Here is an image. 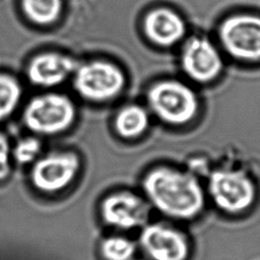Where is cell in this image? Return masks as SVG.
<instances>
[{
	"label": "cell",
	"instance_id": "cell-1",
	"mask_svg": "<svg viewBox=\"0 0 260 260\" xmlns=\"http://www.w3.org/2000/svg\"><path fill=\"white\" fill-rule=\"evenodd\" d=\"M142 189L158 211L177 219L197 216L205 204V192L196 175L172 166H156L147 171Z\"/></svg>",
	"mask_w": 260,
	"mask_h": 260
},
{
	"label": "cell",
	"instance_id": "cell-2",
	"mask_svg": "<svg viewBox=\"0 0 260 260\" xmlns=\"http://www.w3.org/2000/svg\"><path fill=\"white\" fill-rule=\"evenodd\" d=\"M146 104L150 114L175 127L192 122L200 107L196 91L188 83L177 79H161L152 83L146 91Z\"/></svg>",
	"mask_w": 260,
	"mask_h": 260
},
{
	"label": "cell",
	"instance_id": "cell-3",
	"mask_svg": "<svg viewBox=\"0 0 260 260\" xmlns=\"http://www.w3.org/2000/svg\"><path fill=\"white\" fill-rule=\"evenodd\" d=\"M76 115V106L70 96L48 90L28 100L22 111V123L37 136H56L73 125Z\"/></svg>",
	"mask_w": 260,
	"mask_h": 260
},
{
	"label": "cell",
	"instance_id": "cell-4",
	"mask_svg": "<svg viewBox=\"0 0 260 260\" xmlns=\"http://www.w3.org/2000/svg\"><path fill=\"white\" fill-rule=\"evenodd\" d=\"M71 80L76 93L82 100L94 104L115 100L126 85V76L121 67L105 59L77 63Z\"/></svg>",
	"mask_w": 260,
	"mask_h": 260
},
{
	"label": "cell",
	"instance_id": "cell-5",
	"mask_svg": "<svg viewBox=\"0 0 260 260\" xmlns=\"http://www.w3.org/2000/svg\"><path fill=\"white\" fill-rule=\"evenodd\" d=\"M221 49L231 58L245 63L260 61V15L238 12L225 17L217 28Z\"/></svg>",
	"mask_w": 260,
	"mask_h": 260
},
{
	"label": "cell",
	"instance_id": "cell-6",
	"mask_svg": "<svg viewBox=\"0 0 260 260\" xmlns=\"http://www.w3.org/2000/svg\"><path fill=\"white\" fill-rule=\"evenodd\" d=\"M207 191L217 208L232 214L247 210L256 198L254 181L239 169L219 168L211 172Z\"/></svg>",
	"mask_w": 260,
	"mask_h": 260
},
{
	"label": "cell",
	"instance_id": "cell-7",
	"mask_svg": "<svg viewBox=\"0 0 260 260\" xmlns=\"http://www.w3.org/2000/svg\"><path fill=\"white\" fill-rule=\"evenodd\" d=\"M79 155L72 150H56L42 154L29 172L31 185L44 193H57L67 188L78 176Z\"/></svg>",
	"mask_w": 260,
	"mask_h": 260
},
{
	"label": "cell",
	"instance_id": "cell-8",
	"mask_svg": "<svg viewBox=\"0 0 260 260\" xmlns=\"http://www.w3.org/2000/svg\"><path fill=\"white\" fill-rule=\"evenodd\" d=\"M180 66L190 80L196 83H209L222 72V54L209 39L193 36L187 39L182 46Z\"/></svg>",
	"mask_w": 260,
	"mask_h": 260
},
{
	"label": "cell",
	"instance_id": "cell-9",
	"mask_svg": "<svg viewBox=\"0 0 260 260\" xmlns=\"http://www.w3.org/2000/svg\"><path fill=\"white\" fill-rule=\"evenodd\" d=\"M77 61L60 51H44L30 58L25 67V75L34 86L52 89L70 79Z\"/></svg>",
	"mask_w": 260,
	"mask_h": 260
},
{
	"label": "cell",
	"instance_id": "cell-10",
	"mask_svg": "<svg viewBox=\"0 0 260 260\" xmlns=\"http://www.w3.org/2000/svg\"><path fill=\"white\" fill-rule=\"evenodd\" d=\"M101 213L109 225L120 230H132L146 222L148 204L134 192L116 191L103 200Z\"/></svg>",
	"mask_w": 260,
	"mask_h": 260
},
{
	"label": "cell",
	"instance_id": "cell-11",
	"mask_svg": "<svg viewBox=\"0 0 260 260\" xmlns=\"http://www.w3.org/2000/svg\"><path fill=\"white\" fill-rule=\"evenodd\" d=\"M139 244L152 260H186L189 254L184 234L161 222L145 225L139 236Z\"/></svg>",
	"mask_w": 260,
	"mask_h": 260
},
{
	"label": "cell",
	"instance_id": "cell-12",
	"mask_svg": "<svg viewBox=\"0 0 260 260\" xmlns=\"http://www.w3.org/2000/svg\"><path fill=\"white\" fill-rule=\"evenodd\" d=\"M142 28L150 43L162 48L181 43L187 32V25L182 15L166 6L147 11L142 20Z\"/></svg>",
	"mask_w": 260,
	"mask_h": 260
},
{
	"label": "cell",
	"instance_id": "cell-13",
	"mask_svg": "<svg viewBox=\"0 0 260 260\" xmlns=\"http://www.w3.org/2000/svg\"><path fill=\"white\" fill-rule=\"evenodd\" d=\"M150 123L147 107L139 104H128L118 110L113 125L116 133L124 139H135L143 135Z\"/></svg>",
	"mask_w": 260,
	"mask_h": 260
},
{
	"label": "cell",
	"instance_id": "cell-14",
	"mask_svg": "<svg viewBox=\"0 0 260 260\" xmlns=\"http://www.w3.org/2000/svg\"><path fill=\"white\" fill-rule=\"evenodd\" d=\"M23 15L34 24L48 26L55 23L61 16L63 0H21Z\"/></svg>",
	"mask_w": 260,
	"mask_h": 260
},
{
	"label": "cell",
	"instance_id": "cell-15",
	"mask_svg": "<svg viewBox=\"0 0 260 260\" xmlns=\"http://www.w3.org/2000/svg\"><path fill=\"white\" fill-rule=\"evenodd\" d=\"M23 93L19 80L5 72H0V123L8 119L18 108Z\"/></svg>",
	"mask_w": 260,
	"mask_h": 260
},
{
	"label": "cell",
	"instance_id": "cell-16",
	"mask_svg": "<svg viewBox=\"0 0 260 260\" xmlns=\"http://www.w3.org/2000/svg\"><path fill=\"white\" fill-rule=\"evenodd\" d=\"M135 251V244L123 236H111L105 239L101 246L105 260H132Z\"/></svg>",
	"mask_w": 260,
	"mask_h": 260
},
{
	"label": "cell",
	"instance_id": "cell-17",
	"mask_svg": "<svg viewBox=\"0 0 260 260\" xmlns=\"http://www.w3.org/2000/svg\"><path fill=\"white\" fill-rule=\"evenodd\" d=\"M42 142L37 136L20 138L11 146L12 160L20 166L32 165L42 155Z\"/></svg>",
	"mask_w": 260,
	"mask_h": 260
},
{
	"label": "cell",
	"instance_id": "cell-18",
	"mask_svg": "<svg viewBox=\"0 0 260 260\" xmlns=\"http://www.w3.org/2000/svg\"><path fill=\"white\" fill-rule=\"evenodd\" d=\"M11 144L5 133L0 131V182L6 180L11 172Z\"/></svg>",
	"mask_w": 260,
	"mask_h": 260
}]
</instances>
